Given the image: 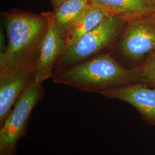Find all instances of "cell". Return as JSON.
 Segmentation results:
<instances>
[{"label":"cell","instance_id":"10","mask_svg":"<svg viewBox=\"0 0 155 155\" xmlns=\"http://www.w3.org/2000/svg\"><path fill=\"white\" fill-rule=\"evenodd\" d=\"M109 16L104 10L90 5L67 32L66 48L74 45Z\"/></svg>","mask_w":155,"mask_h":155},{"label":"cell","instance_id":"5","mask_svg":"<svg viewBox=\"0 0 155 155\" xmlns=\"http://www.w3.org/2000/svg\"><path fill=\"white\" fill-rule=\"evenodd\" d=\"M119 44L121 53L132 60L155 52V12L127 22Z\"/></svg>","mask_w":155,"mask_h":155},{"label":"cell","instance_id":"9","mask_svg":"<svg viewBox=\"0 0 155 155\" xmlns=\"http://www.w3.org/2000/svg\"><path fill=\"white\" fill-rule=\"evenodd\" d=\"M89 2L127 22L155 12L154 0H89Z\"/></svg>","mask_w":155,"mask_h":155},{"label":"cell","instance_id":"12","mask_svg":"<svg viewBox=\"0 0 155 155\" xmlns=\"http://www.w3.org/2000/svg\"><path fill=\"white\" fill-rule=\"evenodd\" d=\"M137 69L139 82L155 87V51L150 54L142 66Z\"/></svg>","mask_w":155,"mask_h":155},{"label":"cell","instance_id":"1","mask_svg":"<svg viewBox=\"0 0 155 155\" xmlns=\"http://www.w3.org/2000/svg\"><path fill=\"white\" fill-rule=\"evenodd\" d=\"M1 17L8 41L0 54V69H35L48 28L46 13L15 9Z\"/></svg>","mask_w":155,"mask_h":155},{"label":"cell","instance_id":"3","mask_svg":"<svg viewBox=\"0 0 155 155\" xmlns=\"http://www.w3.org/2000/svg\"><path fill=\"white\" fill-rule=\"evenodd\" d=\"M127 21L109 16L74 45L66 48L56 62L55 72L101 54L121 35Z\"/></svg>","mask_w":155,"mask_h":155},{"label":"cell","instance_id":"6","mask_svg":"<svg viewBox=\"0 0 155 155\" xmlns=\"http://www.w3.org/2000/svg\"><path fill=\"white\" fill-rule=\"evenodd\" d=\"M45 13L48 28L33 75L37 81L42 83L53 76L56 62L67 45L66 31L56 21L53 12Z\"/></svg>","mask_w":155,"mask_h":155},{"label":"cell","instance_id":"2","mask_svg":"<svg viewBox=\"0 0 155 155\" xmlns=\"http://www.w3.org/2000/svg\"><path fill=\"white\" fill-rule=\"evenodd\" d=\"M53 82L84 92L98 93L139 82L137 68L127 69L109 54H101L54 72Z\"/></svg>","mask_w":155,"mask_h":155},{"label":"cell","instance_id":"14","mask_svg":"<svg viewBox=\"0 0 155 155\" xmlns=\"http://www.w3.org/2000/svg\"><path fill=\"white\" fill-rule=\"evenodd\" d=\"M154 1H155V0H154Z\"/></svg>","mask_w":155,"mask_h":155},{"label":"cell","instance_id":"8","mask_svg":"<svg viewBox=\"0 0 155 155\" xmlns=\"http://www.w3.org/2000/svg\"><path fill=\"white\" fill-rule=\"evenodd\" d=\"M35 69H0V127L33 78Z\"/></svg>","mask_w":155,"mask_h":155},{"label":"cell","instance_id":"7","mask_svg":"<svg viewBox=\"0 0 155 155\" xmlns=\"http://www.w3.org/2000/svg\"><path fill=\"white\" fill-rule=\"evenodd\" d=\"M109 99H116L134 107L145 122L155 126V87L137 82L101 92Z\"/></svg>","mask_w":155,"mask_h":155},{"label":"cell","instance_id":"4","mask_svg":"<svg viewBox=\"0 0 155 155\" xmlns=\"http://www.w3.org/2000/svg\"><path fill=\"white\" fill-rule=\"evenodd\" d=\"M44 97L43 83L33 77L0 127V155H17L19 141L27 136L33 109Z\"/></svg>","mask_w":155,"mask_h":155},{"label":"cell","instance_id":"11","mask_svg":"<svg viewBox=\"0 0 155 155\" xmlns=\"http://www.w3.org/2000/svg\"><path fill=\"white\" fill-rule=\"evenodd\" d=\"M90 6L89 0H67L53 13L56 21L67 33Z\"/></svg>","mask_w":155,"mask_h":155},{"label":"cell","instance_id":"13","mask_svg":"<svg viewBox=\"0 0 155 155\" xmlns=\"http://www.w3.org/2000/svg\"><path fill=\"white\" fill-rule=\"evenodd\" d=\"M66 1L67 0H51L52 4L54 7V9H56L58 6L60 5L62 2Z\"/></svg>","mask_w":155,"mask_h":155}]
</instances>
